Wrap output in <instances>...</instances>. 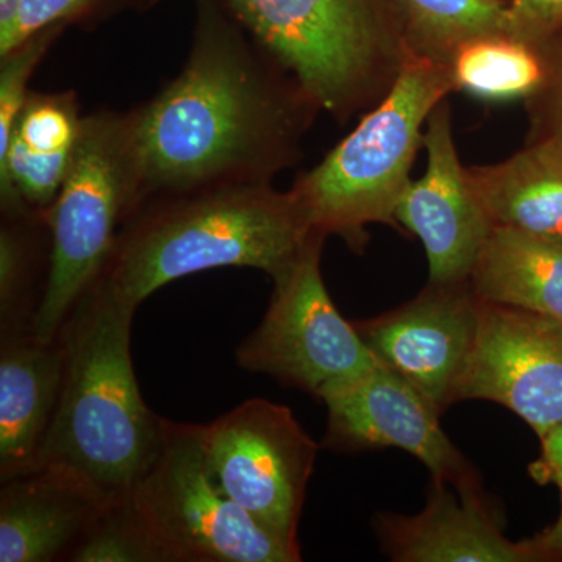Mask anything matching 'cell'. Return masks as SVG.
<instances>
[{"mask_svg": "<svg viewBox=\"0 0 562 562\" xmlns=\"http://www.w3.org/2000/svg\"><path fill=\"white\" fill-rule=\"evenodd\" d=\"M480 321L482 301L471 283H428L405 305L373 319L353 321V325L376 361L442 414L457 403Z\"/></svg>", "mask_w": 562, "mask_h": 562, "instance_id": "30bf717a", "label": "cell"}, {"mask_svg": "<svg viewBox=\"0 0 562 562\" xmlns=\"http://www.w3.org/2000/svg\"><path fill=\"white\" fill-rule=\"evenodd\" d=\"M424 147L427 171L406 188L395 220L424 244L430 269L428 283H469L492 222L454 146L447 99L428 117Z\"/></svg>", "mask_w": 562, "mask_h": 562, "instance_id": "4fadbf2b", "label": "cell"}, {"mask_svg": "<svg viewBox=\"0 0 562 562\" xmlns=\"http://www.w3.org/2000/svg\"><path fill=\"white\" fill-rule=\"evenodd\" d=\"M135 312L91 286L63 324L60 398L36 465L70 473L106 503L131 495L162 442L165 417L144 402L133 368Z\"/></svg>", "mask_w": 562, "mask_h": 562, "instance_id": "3957f363", "label": "cell"}, {"mask_svg": "<svg viewBox=\"0 0 562 562\" xmlns=\"http://www.w3.org/2000/svg\"><path fill=\"white\" fill-rule=\"evenodd\" d=\"M469 283L483 302L562 322V243L492 225Z\"/></svg>", "mask_w": 562, "mask_h": 562, "instance_id": "ac0fdd59", "label": "cell"}, {"mask_svg": "<svg viewBox=\"0 0 562 562\" xmlns=\"http://www.w3.org/2000/svg\"><path fill=\"white\" fill-rule=\"evenodd\" d=\"M47 213L2 214L0 333L35 331L49 272Z\"/></svg>", "mask_w": 562, "mask_h": 562, "instance_id": "d6986e66", "label": "cell"}, {"mask_svg": "<svg viewBox=\"0 0 562 562\" xmlns=\"http://www.w3.org/2000/svg\"><path fill=\"white\" fill-rule=\"evenodd\" d=\"M63 29L57 25L36 33L0 57V150L9 144L18 116L31 94L29 81L33 72Z\"/></svg>", "mask_w": 562, "mask_h": 562, "instance_id": "cb8c5ba5", "label": "cell"}, {"mask_svg": "<svg viewBox=\"0 0 562 562\" xmlns=\"http://www.w3.org/2000/svg\"><path fill=\"white\" fill-rule=\"evenodd\" d=\"M321 401L328 412L327 449L353 453L394 447L417 458L432 479L479 483L439 425L441 414L382 362L325 392Z\"/></svg>", "mask_w": 562, "mask_h": 562, "instance_id": "7c38bea8", "label": "cell"}, {"mask_svg": "<svg viewBox=\"0 0 562 562\" xmlns=\"http://www.w3.org/2000/svg\"><path fill=\"white\" fill-rule=\"evenodd\" d=\"M541 54L543 76L538 90L527 103L531 140L554 139L562 143V22L536 43Z\"/></svg>", "mask_w": 562, "mask_h": 562, "instance_id": "d4e9b609", "label": "cell"}, {"mask_svg": "<svg viewBox=\"0 0 562 562\" xmlns=\"http://www.w3.org/2000/svg\"><path fill=\"white\" fill-rule=\"evenodd\" d=\"M454 91L484 102H508L528 98L543 76L536 44L512 33L480 36L462 44L449 63Z\"/></svg>", "mask_w": 562, "mask_h": 562, "instance_id": "ffe728a7", "label": "cell"}, {"mask_svg": "<svg viewBox=\"0 0 562 562\" xmlns=\"http://www.w3.org/2000/svg\"><path fill=\"white\" fill-rule=\"evenodd\" d=\"M333 120L368 113L409 57L403 0H224Z\"/></svg>", "mask_w": 562, "mask_h": 562, "instance_id": "277c9868", "label": "cell"}, {"mask_svg": "<svg viewBox=\"0 0 562 562\" xmlns=\"http://www.w3.org/2000/svg\"><path fill=\"white\" fill-rule=\"evenodd\" d=\"M66 349L60 333H0V480L35 471L57 412Z\"/></svg>", "mask_w": 562, "mask_h": 562, "instance_id": "2e32d148", "label": "cell"}, {"mask_svg": "<svg viewBox=\"0 0 562 562\" xmlns=\"http://www.w3.org/2000/svg\"><path fill=\"white\" fill-rule=\"evenodd\" d=\"M325 239L313 232L297 258L272 279L271 302L260 325L236 349L244 371L265 373L319 401L379 364L328 294L321 269Z\"/></svg>", "mask_w": 562, "mask_h": 562, "instance_id": "ba28073f", "label": "cell"}, {"mask_svg": "<svg viewBox=\"0 0 562 562\" xmlns=\"http://www.w3.org/2000/svg\"><path fill=\"white\" fill-rule=\"evenodd\" d=\"M81 122L83 116L72 91H31L14 124L9 144H18L31 154L46 157L72 154L79 140Z\"/></svg>", "mask_w": 562, "mask_h": 562, "instance_id": "7402d4cb", "label": "cell"}, {"mask_svg": "<svg viewBox=\"0 0 562 562\" xmlns=\"http://www.w3.org/2000/svg\"><path fill=\"white\" fill-rule=\"evenodd\" d=\"M202 439L220 490L273 538L301 552L299 522L319 443L291 409L250 398L202 424Z\"/></svg>", "mask_w": 562, "mask_h": 562, "instance_id": "9c48e42d", "label": "cell"}, {"mask_svg": "<svg viewBox=\"0 0 562 562\" xmlns=\"http://www.w3.org/2000/svg\"><path fill=\"white\" fill-rule=\"evenodd\" d=\"M453 91L447 66L409 55L382 101L292 184V198L310 228L327 238L339 236L357 254L369 241L368 225L401 231L395 211L413 181L409 173L424 146L428 117Z\"/></svg>", "mask_w": 562, "mask_h": 562, "instance_id": "5b68a950", "label": "cell"}, {"mask_svg": "<svg viewBox=\"0 0 562 562\" xmlns=\"http://www.w3.org/2000/svg\"><path fill=\"white\" fill-rule=\"evenodd\" d=\"M375 530L384 553L397 562H547L535 538H506L479 483L432 479L419 514H380Z\"/></svg>", "mask_w": 562, "mask_h": 562, "instance_id": "5bb4252c", "label": "cell"}, {"mask_svg": "<svg viewBox=\"0 0 562 562\" xmlns=\"http://www.w3.org/2000/svg\"><path fill=\"white\" fill-rule=\"evenodd\" d=\"M135 209L127 113L83 116L69 171L47 211L49 272L35 333L52 339L90 290Z\"/></svg>", "mask_w": 562, "mask_h": 562, "instance_id": "8992f818", "label": "cell"}, {"mask_svg": "<svg viewBox=\"0 0 562 562\" xmlns=\"http://www.w3.org/2000/svg\"><path fill=\"white\" fill-rule=\"evenodd\" d=\"M409 55L447 66L462 44L512 33L508 0H403Z\"/></svg>", "mask_w": 562, "mask_h": 562, "instance_id": "44dd1931", "label": "cell"}, {"mask_svg": "<svg viewBox=\"0 0 562 562\" xmlns=\"http://www.w3.org/2000/svg\"><path fill=\"white\" fill-rule=\"evenodd\" d=\"M561 491V513L557 522L535 536L536 542L546 553L549 561H562V486Z\"/></svg>", "mask_w": 562, "mask_h": 562, "instance_id": "f1b7e54d", "label": "cell"}, {"mask_svg": "<svg viewBox=\"0 0 562 562\" xmlns=\"http://www.w3.org/2000/svg\"><path fill=\"white\" fill-rule=\"evenodd\" d=\"M109 503L58 469L38 468L2 482L0 561H68Z\"/></svg>", "mask_w": 562, "mask_h": 562, "instance_id": "9a60e30c", "label": "cell"}, {"mask_svg": "<svg viewBox=\"0 0 562 562\" xmlns=\"http://www.w3.org/2000/svg\"><path fill=\"white\" fill-rule=\"evenodd\" d=\"M291 191L272 183L154 199L122 224L92 286L136 310L165 284L221 268L280 276L312 236Z\"/></svg>", "mask_w": 562, "mask_h": 562, "instance_id": "7a4b0ae2", "label": "cell"}, {"mask_svg": "<svg viewBox=\"0 0 562 562\" xmlns=\"http://www.w3.org/2000/svg\"><path fill=\"white\" fill-rule=\"evenodd\" d=\"M161 562H299L211 479L202 424L165 419L160 452L128 495Z\"/></svg>", "mask_w": 562, "mask_h": 562, "instance_id": "52a82bcc", "label": "cell"}, {"mask_svg": "<svg viewBox=\"0 0 562 562\" xmlns=\"http://www.w3.org/2000/svg\"><path fill=\"white\" fill-rule=\"evenodd\" d=\"M513 35L536 44L562 22V0H508Z\"/></svg>", "mask_w": 562, "mask_h": 562, "instance_id": "4316f807", "label": "cell"}, {"mask_svg": "<svg viewBox=\"0 0 562 562\" xmlns=\"http://www.w3.org/2000/svg\"><path fill=\"white\" fill-rule=\"evenodd\" d=\"M461 401L498 403L539 438L562 424V322L482 301L479 338L457 391Z\"/></svg>", "mask_w": 562, "mask_h": 562, "instance_id": "8fae6325", "label": "cell"}, {"mask_svg": "<svg viewBox=\"0 0 562 562\" xmlns=\"http://www.w3.org/2000/svg\"><path fill=\"white\" fill-rule=\"evenodd\" d=\"M468 172L492 225L562 243L561 140H531L508 160Z\"/></svg>", "mask_w": 562, "mask_h": 562, "instance_id": "e0dca14e", "label": "cell"}, {"mask_svg": "<svg viewBox=\"0 0 562 562\" xmlns=\"http://www.w3.org/2000/svg\"><path fill=\"white\" fill-rule=\"evenodd\" d=\"M194 13L179 76L127 113L133 211L205 188L272 183L299 161L321 113L224 0H194Z\"/></svg>", "mask_w": 562, "mask_h": 562, "instance_id": "6da1fadb", "label": "cell"}, {"mask_svg": "<svg viewBox=\"0 0 562 562\" xmlns=\"http://www.w3.org/2000/svg\"><path fill=\"white\" fill-rule=\"evenodd\" d=\"M541 439V454L532 461L528 472L536 483L562 486V424L547 431Z\"/></svg>", "mask_w": 562, "mask_h": 562, "instance_id": "83f0119b", "label": "cell"}, {"mask_svg": "<svg viewBox=\"0 0 562 562\" xmlns=\"http://www.w3.org/2000/svg\"><path fill=\"white\" fill-rule=\"evenodd\" d=\"M133 0H21L20 16L7 38L0 40V57L16 49L25 40L49 27H68L95 20Z\"/></svg>", "mask_w": 562, "mask_h": 562, "instance_id": "484cf974", "label": "cell"}, {"mask_svg": "<svg viewBox=\"0 0 562 562\" xmlns=\"http://www.w3.org/2000/svg\"><path fill=\"white\" fill-rule=\"evenodd\" d=\"M70 562H161L131 501L109 503L68 557Z\"/></svg>", "mask_w": 562, "mask_h": 562, "instance_id": "603a6c76", "label": "cell"}]
</instances>
